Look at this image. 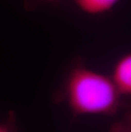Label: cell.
Returning <instances> with one entry per match:
<instances>
[{"label":"cell","instance_id":"6da1fadb","mask_svg":"<svg viewBox=\"0 0 131 132\" xmlns=\"http://www.w3.org/2000/svg\"><path fill=\"white\" fill-rule=\"evenodd\" d=\"M63 95L75 116L112 115L121 104V94L111 78L82 65L69 72Z\"/></svg>","mask_w":131,"mask_h":132},{"label":"cell","instance_id":"3957f363","mask_svg":"<svg viewBox=\"0 0 131 132\" xmlns=\"http://www.w3.org/2000/svg\"><path fill=\"white\" fill-rule=\"evenodd\" d=\"M81 10L91 15L103 14L111 10L121 0H74Z\"/></svg>","mask_w":131,"mask_h":132},{"label":"cell","instance_id":"277c9868","mask_svg":"<svg viewBox=\"0 0 131 132\" xmlns=\"http://www.w3.org/2000/svg\"><path fill=\"white\" fill-rule=\"evenodd\" d=\"M109 132H131V110L110 127Z\"/></svg>","mask_w":131,"mask_h":132},{"label":"cell","instance_id":"5b68a950","mask_svg":"<svg viewBox=\"0 0 131 132\" xmlns=\"http://www.w3.org/2000/svg\"><path fill=\"white\" fill-rule=\"evenodd\" d=\"M16 130L15 118L13 113H11L7 120L0 123V132H16Z\"/></svg>","mask_w":131,"mask_h":132},{"label":"cell","instance_id":"7a4b0ae2","mask_svg":"<svg viewBox=\"0 0 131 132\" xmlns=\"http://www.w3.org/2000/svg\"><path fill=\"white\" fill-rule=\"evenodd\" d=\"M111 78L121 95L131 96V52L117 61Z\"/></svg>","mask_w":131,"mask_h":132}]
</instances>
